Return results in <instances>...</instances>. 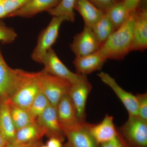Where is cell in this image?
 Listing matches in <instances>:
<instances>
[{"label": "cell", "mask_w": 147, "mask_h": 147, "mask_svg": "<svg viewBox=\"0 0 147 147\" xmlns=\"http://www.w3.org/2000/svg\"><path fill=\"white\" fill-rule=\"evenodd\" d=\"M17 79L16 69L11 68L4 59L0 48V101L10 98Z\"/></svg>", "instance_id": "cell-14"}, {"label": "cell", "mask_w": 147, "mask_h": 147, "mask_svg": "<svg viewBox=\"0 0 147 147\" xmlns=\"http://www.w3.org/2000/svg\"><path fill=\"white\" fill-rule=\"evenodd\" d=\"M133 51H143L147 48V9L145 5L135 11L133 30Z\"/></svg>", "instance_id": "cell-12"}, {"label": "cell", "mask_w": 147, "mask_h": 147, "mask_svg": "<svg viewBox=\"0 0 147 147\" xmlns=\"http://www.w3.org/2000/svg\"><path fill=\"white\" fill-rule=\"evenodd\" d=\"M65 21L67 20L64 16H53L48 26L40 32L32 53L31 58L34 61L42 63L46 53L57 41L61 25Z\"/></svg>", "instance_id": "cell-3"}, {"label": "cell", "mask_w": 147, "mask_h": 147, "mask_svg": "<svg viewBox=\"0 0 147 147\" xmlns=\"http://www.w3.org/2000/svg\"><path fill=\"white\" fill-rule=\"evenodd\" d=\"M74 9L82 16L85 26L91 28L104 13L89 0H76Z\"/></svg>", "instance_id": "cell-18"}, {"label": "cell", "mask_w": 147, "mask_h": 147, "mask_svg": "<svg viewBox=\"0 0 147 147\" xmlns=\"http://www.w3.org/2000/svg\"><path fill=\"white\" fill-rule=\"evenodd\" d=\"M29 0H3L1 3L6 13L7 17L21 8Z\"/></svg>", "instance_id": "cell-27"}, {"label": "cell", "mask_w": 147, "mask_h": 147, "mask_svg": "<svg viewBox=\"0 0 147 147\" xmlns=\"http://www.w3.org/2000/svg\"><path fill=\"white\" fill-rule=\"evenodd\" d=\"M135 11L131 12L124 24L113 32L99 47L98 51L107 60H120L133 51Z\"/></svg>", "instance_id": "cell-1"}, {"label": "cell", "mask_w": 147, "mask_h": 147, "mask_svg": "<svg viewBox=\"0 0 147 147\" xmlns=\"http://www.w3.org/2000/svg\"><path fill=\"white\" fill-rule=\"evenodd\" d=\"M9 142L0 132V147H6Z\"/></svg>", "instance_id": "cell-34"}, {"label": "cell", "mask_w": 147, "mask_h": 147, "mask_svg": "<svg viewBox=\"0 0 147 147\" xmlns=\"http://www.w3.org/2000/svg\"><path fill=\"white\" fill-rule=\"evenodd\" d=\"M100 146V147H131L124 139L118 129L117 135L115 138L101 144Z\"/></svg>", "instance_id": "cell-29"}, {"label": "cell", "mask_w": 147, "mask_h": 147, "mask_svg": "<svg viewBox=\"0 0 147 147\" xmlns=\"http://www.w3.org/2000/svg\"><path fill=\"white\" fill-rule=\"evenodd\" d=\"M121 1V0H117V1Z\"/></svg>", "instance_id": "cell-38"}, {"label": "cell", "mask_w": 147, "mask_h": 147, "mask_svg": "<svg viewBox=\"0 0 147 147\" xmlns=\"http://www.w3.org/2000/svg\"><path fill=\"white\" fill-rule=\"evenodd\" d=\"M94 5L105 12L111 6L114 5L117 0H89Z\"/></svg>", "instance_id": "cell-30"}, {"label": "cell", "mask_w": 147, "mask_h": 147, "mask_svg": "<svg viewBox=\"0 0 147 147\" xmlns=\"http://www.w3.org/2000/svg\"><path fill=\"white\" fill-rule=\"evenodd\" d=\"M42 145L41 141L28 143H9L6 147H39Z\"/></svg>", "instance_id": "cell-32"}, {"label": "cell", "mask_w": 147, "mask_h": 147, "mask_svg": "<svg viewBox=\"0 0 147 147\" xmlns=\"http://www.w3.org/2000/svg\"><path fill=\"white\" fill-rule=\"evenodd\" d=\"M99 43L92 29L86 26L81 32L74 37L70 45L71 51L76 57L85 56L99 50Z\"/></svg>", "instance_id": "cell-8"}, {"label": "cell", "mask_w": 147, "mask_h": 147, "mask_svg": "<svg viewBox=\"0 0 147 147\" xmlns=\"http://www.w3.org/2000/svg\"><path fill=\"white\" fill-rule=\"evenodd\" d=\"M15 88L9 99L14 104L28 110L41 91L38 72H29L17 69Z\"/></svg>", "instance_id": "cell-2"}, {"label": "cell", "mask_w": 147, "mask_h": 147, "mask_svg": "<svg viewBox=\"0 0 147 147\" xmlns=\"http://www.w3.org/2000/svg\"><path fill=\"white\" fill-rule=\"evenodd\" d=\"M56 108L61 128L62 127L72 126L80 122L75 107L68 94L64 96Z\"/></svg>", "instance_id": "cell-17"}, {"label": "cell", "mask_w": 147, "mask_h": 147, "mask_svg": "<svg viewBox=\"0 0 147 147\" xmlns=\"http://www.w3.org/2000/svg\"><path fill=\"white\" fill-rule=\"evenodd\" d=\"M90 132L99 145L109 142L118 134V129L114 123L113 116L105 115L102 120L96 124L88 123Z\"/></svg>", "instance_id": "cell-13"}, {"label": "cell", "mask_w": 147, "mask_h": 147, "mask_svg": "<svg viewBox=\"0 0 147 147\" xmlns=\"http://www.w3.org/2000/svg\"><path fill=\"white\" fill-rule=\"evenodd\" d=\"M76 0H61L56 7L47 11L53 16H63L67 21L73 22L75 21V13L74 5Z\"/></svg>", "instance_id": "cell-24"}, {"label": "cell", "mask_w": 147, "mask_h": 147, "mask_svg": "<svg viewBox=\"0 0 147 147\" xmlns=\"http://www.w3.org/2000/svg\"><path fill=\"white\" fill-rule=\"evenodd\" d=\"M119 131L131 147H147V121L138 116H129Z\"/></svg>", "instance_id": "cell-5"}, {"label": "cell", "mask_w": 147, "mask_h": 147, "mask_svg": "<svg viewBox=\"0 0 147 147\" xmlns=\"http://www.w3.org/2000/svg\"><path fill=\"white\" fill-rule=\"evenodd\" d=\"M63 147H64V146H63Z\"/></svg>", "instance_id": "cell-39"}, {"label": "cell", "mask_w": 147, "mask_h": 147, "mask_svg": "<svg viewBox=\"0 0 147 147\" xmlns=\"http://www.w3.org/2000/svg\"><path fill=\"white\" fill-rule=\"evenodd\" d=\"M3 0H0V2H1Z\"/></svg>", "instance_id": "cell-36"}, {"label": "cell", "mask_w": 147, "mask_h": 147, "mask_svg": "<svg viewBox=\"0 0 147 147\" xmlns=\"http://www.w3.org/2000/svg\"><path fill=\"white\" fill-rule=\"evenodd\" d=\"M39 147H47L46 145H42V144L41 146H40Z\"/></svg>", "instance_id": "cell-35"}, {"label": "cell", "mask_w": 147, "mask_h": 147, "mask_svg": "<svg viewBox=\"0 0 147 147\" xmlns=\"http://www.w3.org/2000/svg\"><path fill=\"white\" fill-rule=\"evenodd\" d=\"M18 34L13 28L0 22V42L9 44L14 42Z\"/></svg>", "instance_id": "cell-26"}, {"label": "cell", "mask_w": 147, "mask_h": 147, "mask_svg": "<svg viewBox=\"0 0 147 147\" xmlns=\"http://www.w3.org/2000/svg\"><path fill=\"white\" fill-rule=\"evenodd\" d=\"M104 12L115 30L124 24L131 13L127 9L122 1L115 3Z\"/></svg>", "instance_id": "cell-22"}, {"label": "cell", "mask_w": 147, "mask_h": 147, "mask_svg": "<svg viewBox=\"0 0 147 147\" xmlns=\"http://www.w3.org/2000/svg\"><path fill=\"white\" fill-rule=\"evenodd\" d=\"M36 121L45 132V136L55 137L63 142L65 136L58 120L56 107L50 104Z\"/></svg>", "instance_id": "cell-11"}, {"label": "cell", "mask_w": 147, "mask_h": 147, "mask_svg": "<svg viewBox=\"0 0 147 147\" xmlns=\"http://www.w3.org/2000/svg\"><path fill=\"white\" fill-rule=\"evenodd\" d=\"M61 0H29L21 8L11 13L8 17L31 18L43 11L55 8Z\"/></svg>", "instance_id": "cell-16"}, {"label": "cell", "mask_w": 147, "mask_h": 147, "mask_svg": "<svg viewBox=\"0 0 147 147\" xmlns=\"http://www.w3.org/2000/svg\"><path fill=\"white\" fill-rule=\"evenodd\" d=\"M98 76L103 83L110 87L126 108L129 116H138L136 95L127 92L116 82L115 80L105 72H100Z\"/></svg>", "instance_id": "cell-9"}, {"label": "cell", "mask_w": 147, "mask_h": 147, "mask_svg": "<svg viewBox=\"0 0 147 147\" xmlns=\"http://www.w3.org/2000/svg\"><path fill=\"white\" fill-rule=\"evenodd\" d=\"M4 100L8 106L16 131L36 121L32 118L28 110L14 104L9 98Z\"/></svg>", "instance_id": "cell-21"}, {"label": "cell", "mask_w": 147, "mask_h": 147, "mask_svg": "<svg viewBox=\"0 0 147 147\" xmlns=\"http://www.w3.org/2000/svg\"><path fill=\"white\" fill-rule=\"evenodd\" d=\"M62 142L60 139L55 137H50L46 143L47 147H63Z\"/></svg>", "instance_id": "cell-33"}, {"label": "cell", "mask_w": 147, "mask_h": 147, "mask_svg": "<svg viewBox=\"0 0 147 147\" xmlns=\"http://www.w3.org/2000/svg\"><path fill=\"white\" fill-rule=\"evenodd\" d=\"M16 130L5 100L0 101V132L9 143L14 141Z\"/></svg>", "instance_id": "cell-20"}, {"label": "cell", "mask_w": 147, "mask_h": 147, "mask_svg": "<svg viewBox=\"0 0 147 147\" xmlns=\"http://www.w3.org/2000/svg\"><path fill=\"white\" fill-rule=\"evenodd\" d=\"M92 29L97 38L100 47L115 30L113 24L105 12L100 19L94 24Z\"/></svg>", "instance_id": "cell-23"}, {"label": "cell", "mask_w": 147, "mask_h": 147, "mask_svg": "<svg viewBox=\"0 0 147 147\" xmlns=\"http://www.w3.org/2000/svg\"><path fill=\"white\" fill-rule=\"evenodd\" d=\"M99 51L81 57H76L73 61L76 73L87 76L88 74L100 70L106 61Z\"/></svg>", "instance_id": "cell-15"}, {"label": "cell", "mask_w": 147, "mask_h": 147, "mask_svg": "<svg viewBox=\"0 0 147 147\" xmlns=\"http://www.w3.org/2000/svg\"><path fill=\"white\" fill-rule=\"evenodd\" d=\"M41 91L50 104L56 107L64 96L68 94L72 84L65 79L53 76L43 70L38 72Z\"/></svg>", "instance_id": "cell-4"}, {"label": "cell", "mask_w": 147, "mask_h": 147, "mask_svg": "<svg viewBox=\"0 0 147 147\" xmlns=\"http://www.w3.org/2000/svg\"><path fill=\"white\" fill-rule=\"evenodd\" d=\"M50 104L49 100L41 91L37 95L27 110L32 119L36 121Z\"/></svg>", "instance_id": "cell-25"}, {"label": "cell", "mask_w": 147, "mask_h": 147, "mask_svg": "<svg viewBox=\"0 0 147 147\" xmlns=\"http://www.w3.org/2000/svg\"><path fill=\"white\" fill-rule=\"evenodd\" d=\"M64 146V147H67L66 146H65H65Z\"/></svg>", "instance_id": "cell-37"}, {"label": "cell", "mask_w": 147, "mask_h": 147, "mask_svg": "<svg viewBox=\"0 0 147 147\" xmlns=\"http://www.w3.org/2000/svg\"><path fill=\"white\" fill-rule=\"evenodd\" d=\"M41 64L44 65L43 71L53 76L65 79L71 84L88 79L87 76L80 75L69 70L61 60L53 48L48 50Z\"/></svg>", "instance_id": "cell-6"}, {"label": "cell", "mask_w": 147, "mask_h": 147, "mask_svg": "<svg viewBox=\"0 0 147 147\" xmlns=\"http://www.w3.org/2000/svg\"><path fill=\"white\" fill-rule=\"evenodd\" d=\"M92 89V85L87 79L72 84L69 92L80 121L86 122V105Z\"/></svg>", "instance_id": "cell-10"}, {"label": "cell", "mask_w": 147, "mask_h": 147, "mask_svg": "<svg viewBox=\"0 0 147 147\" xmlns=\"http://www.w3.org/2000/svg\"><path fill=\"white\" fill-rule=\"evenodd\" d=\"M129 12L135 11L141 5L142 0H121Z\"/></svg>", "instance_id": "cell-31"}, {"label": "cell", "mask_w": 147, "mask_h": 147, "mask_svg": "<svg viewBox=\"0 0 147 147\" xmlns=\"http://www.w3.org/2000/svg\"><path fill=\"white\" fill-rule=\"evenodd\" d=\"M45 135L42 129L36 121H34L16 130L13 142L21 143L39 142Z\"/></svg>", "instance_id": "cell-19"}, {"label": "cell", "mask_w": 147, "mask_h": 147, "mask_svg": "<svg viewBox=\"0 0 147 147\" xmlns=\"http://www.w3.org/2000/svg\"><path fill=\"white\" fill-rule=\"evenodd\" d=\"M138 106V115L140 118L147 121V92L136 95Z\"/></svg>", "instance_id": "cell-28"}, {"label": "cell", "mask_w": 147, "mask_h": 147, "mask_svg": "<svg viewBox=\"0 0 147 147\" xmlns=\"http://www.w3.org/2000/svg\"><path fill=\"white\" fill-rule=\"evenodd\" d=\"M88 123L80 121L72 126L61 127L67 142V147H100L90 132Z\"/></svg>", "instance_id": "cell-7"}]
</instances>
